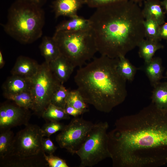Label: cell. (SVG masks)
Masks as SVG:
<instances>
[{"label": "cell", "mask_w": 167, "mask_h": 167, "mask_svg": "<svg viewBox=\"0 0 167 167\" xmlns=\"http://www.w3.org/2000/svg\"><path fill=\"white\" fill-rule=\"evenodd\" d=\"M108 132L114 167H153L167 149V112L151 103L138 113L117 120Z\"/></svg>", "instance_id": "obj_1"}, {"label": "cell", "mask_w": 167, "mask_h": 167, "mask_svg": "<svg viewBox=\"0 0 167 167\" xmlns=\"http://www.w3.org/2000/svg\"><path fill=\"white\" fill-rule=\"evenodd\" d=\"M89 19L101 55L111 58L125 56L145 38L142 10L131 0L97 8Z\"/></svg>", "instance_id": "obj_2"}, {"label": "cell", "mask_w": 167, "mask_h": 167, "mask_svg": "<svg viewBox=\"0 0 167 167\" xmlns=\"http://www.w3.org/2000/svg\"><path fill=\"white\" fill-rule=\"evenodd\" d=\"M118 58L101 55L80 67L75 82L85 101L97 110L108 113L127 95L126 81L117 69Z\"/></svg>", "instance_id": "obj_3"}, {"label": "cell", "mask_w": 167, "mask_h": 167, "mask_svg": "<svg viewBox=\"0 0 167 167\" xmlns=\"http://www.w3.org/2000/svg\"><path fill=\"white\" fill-rule=\"evenodd\" d=\"M44 13L41 7L15 1L8 11L5 31L13 38L24 44L36 41L42 34Z\"/></svg>", "instance_id": "obj_4"}, {"label": "cell", "mask_w": 167, "mask_h": 167, "mask_svg": "<svg viewBox=\"0 0 167 167\" xmlns=\"http://www.w3.org/2000/svg\"><path fill=\"white\" fill-rule=\"evenodd\" d=\"M53 37L62 55L75 68L82 67L98 52L91 28L74 32H55Z\"/></svg>", "instance_id": "obj_5"}, {"label": "cell", "mask_w": 167, "mask_h": 167, "mask_svg": "<svg viewBox=\"0 0 167 167\" xmlns=\"http://www.w3.org/2000/svg\"><path fill=\"white\" fill-rule=\"evenodd\" d=\"M107 122L94 124L86 139L75 152L80 160V167H92L107 158L111 159L108 148Z\"/></svg>", "instance_id": "obj_6"}, {"label": "cell", "mask_w": 167, "mask_h": 167, "mask_svg": "<svg viewBox=\"0 0 167 167\" xmlns=\"http://www.w3.org/2000/svg\"><path fill=\"white\" fill-rule=\"evenodd\" d=\"M61 84L50 69L49 63L45 62L40 65L36 74L31 78L30 90L35 113L41 115L50 103L53 92Z\"/></svg>", "instance_id": "obj_7"}, {"label": "cell", "mask_w": 167, "mask_h": 167, "mask_svg": "<svg viewBox=\"0 0 167 167\" xmlns=\"http://www.w3.org/2000/svg\"><path fill=\"white\" fill-rule=\"evenodd\" d=\"M43 138L39 126L36 125H26L14 136L11 152L6 157H26L40 154L43 151Z\"/></svg>", "instance_id": "obj_8"}, {"label": "cell", "mask_w": 167, "mask_h": 167, "mask_svg": "<svg viewBox=\"0 0 167 167\" xmlns=\"http://www.w3.org/2000/svg\"><path fill=\"white\" fill-rule=\"evenodd\" d=\"M94 124L82 118L74 117L56 137L60 147L75 154L86 139Z\"/></svg>", "instance_id": "obj_9"}, {"label": "cell", "mask_w": 167, "mask_h": 167, "mask_svg": "<svg viewBox=\"0 0 167 167\" xmlns=\"http://www.w3.org/2000/svg\"><path fill=\"white\" fill-rule=\"evenodd\" d=\"M28 110L15 104H2L0 107V131L28 125L30 117Z\"/></svg>", "instance_id": "obj_10"}, {"label": "cell", "mask_w": 167, "mask_h": 167, "mask_svg": "<svg viewBox=\"0 0 167 167\" xmlns=\"http://www.w3.org/2000/svg\"><path fill=\"white\" fill-rule=\"evenodd\" d=\"M84 4L85 0H54L52 7L56 18L60 16L71 18L77 15L78 11Z\"/></svg>", "instance_id": "obj_11"}, {"label": "cell", "mask_w": 167, "mask_h": 167, "mask_svg": "<svg viewBox=\"0 0 167 167\" xmlns=\"http://www.w3.org/2000/svg\"><path fill=\"white\" fill-rule=\"evenodd\" d=\"M50 69L62 84L69 79L75 67L65 57L61 55L49 63Z\"/></svg>", "instance_id": "obj_12"}, {"label": "cell", "mask_w": 167, "mask_h": 167, "mask_svg": "<svg viewBox=\"0 0 167 167\" xmlns=\"http://www.w3.org/2000/svg\"><path fill=\"white\" fill-rule=\"evenodd\" d=\"M31 78L12 75L2 85L3 96L16 94L30 90Z\"/></svg>", "instance_id": "obj_13"}, {"label": "cell", "mask_w": 167, "mask_h": 167, "mask_svg": "<svg viewBox=\"0 0 167 167\" xmlns=\"http://www.w3.org/2000/svg\"><path fill=\"white\" fill-rule=\"evenodd\" d=\"M40 65L28 57L20 56L17 58L12 68V75L32 78L37 72Z\"/></svg>", "instance_id": "obj_14"}, {"label": "cell", "mask_w": 167, "mask_h": 167, "mask_svg": "<svg viewBox=\"0 0 167 167\" xmlns=\"http://www.w3.org/2000/svg\"><path fill=\"white\" fill-rule=\"evenodd\" d=\"M4 165L10 167H39L48 165L44 156V152L26 157L7 156L1 160Z\"/></svg>", "instance_id": "obj_15"}, {"label": "cell", "mask_w": 167, "mask_h": 167, "mask_svg": "<svg viewBox=\"0 0 167 167\" xmlns=\"http://www.w3.org/2000/svg\"><path fill=\"white\" fill-rule=\"evenodd\" d=\"M142 12L145 19H152L161 26L165 23V16L161 2L145 0Z\"/></svg>", "instance_id": "obj_16"}, {"label": "cell", "mask_w": 167, "mask_h": 167, "mask_svg": "<svg viewBox=\"0 0 167 167\" xmlns=\"http://www.w3.org/2000/svg\"><path fill=\"white\" fill-rule=\"evenodd\" d=\"M64 21L56 27L55 32H74L88 30L91 28L89 19L78 15Z\"/></svg>", "instance_id": "obj_17"}, {"label": "cell", "mask_w": 167, "mask_h": 167, "mask_svg": "<svg viewBox=\"0 0 167 167\" xmlns=\"http://www.w3.org/2000/svg\"><path fill=\"white\" fill-rule=\"evenodd\" d=\"M164 69L162 60L159 57L153 58L150 62L144 64V71L153 87L163 78Z\"/></svg>", "instance_id": "obj_18"}, {"label": "cell", "mask_w": 167, "mask_h": 167, "mask_svg": "<svg viewBox=\"0 0 167 167\" xmlns=\"http://www.w3.org/2000/svg\"><path fill=\"white\" fill-rule=\"evenodd\" d=\"M39 48L45 62L48 63L62 55L58 45L53 37H43Z\"/></svg>", "instance_id": "obj_19"}, {"label": "cell", "mask_w": 167, "mask_h": 167, "mask_svg": "<svg viewBox=\"0 0 167 167\" xmlns=\"http://www.w3.org/2000/svg\"><path fill=\"white\" fill-rule=\"evenodd\" d=\"M151 99L157 109L167 112V82H160L153 87Z\"/></svg>", "instance_id": "obj_20"}, {"label": "cell", "mask_w": 167, "mask_h": 167, "mask_svg": "<svg viewBox=\"0 0 167 167\" xmlns=\"http://www.w3.org/2000/svg\"><path fill=\"white\" fill-rule=\"evenodd\" d=\"M159 41L144 39L139 44V55L144 60L145 63L150 62L155 52L163 48Z\"/></svg>", "instance_id": "obj_21"}, {"label": "cell", "mask_w": 167, "mask_h": 167, "mask_svg": "<svg viewBox=\"0 0 167 167\" xmlns=\"http://www.w3.org/2000/svg\"><path fill=\"white\" fill-rule=\"evenodd\" d=\"M117 69L124 79L131 82L133 80L137 69L125 56H122L119 58Z\"/></svg>", "instance_id": "obj_22"}, {"label": "cell", "mask_w": 167, "mask_h": 167, "mask_svg": "<svg viewBox=\"0 0 167 167\" xmlns=\"http://www.w3.org/2000/svg\"><path fill=\"white\" fill-rule=\"evenodd\" d=\"M6 99L13 101L17 105L33 110L34 103L30 91H26L13 95L4 96Z\"/></svg>", "instance_id": "obj_23"}, {"label": "cell", "mask_w": 167, "mask_h": 167, "mask_svg": "<svg viewBox=\"0 0 167 167\" xmlns=\"http://www.w3.org/2000/svg\"><path fill=\"white\" fill-rule=\"evenodd\" d=\"M41 116L45 120L50 121H59L70 119L64 109L50 103L45 109Z\"/></svg>", "instance_id": "obj_24"}, {"label": "cell", "mask_w": 167, "mask_h": 167, "mask_svg": "<svg viewBox=\"0 0 167 167\" xmlns=\"http://www.w3.org/2000/svg\"><path fill=\"white\" fill-rule=\"evenodd\" d=\"M0 132V158L2 160L10 154L14 136L13 132L11 129Z\"/></svg>", "instance_id": "obj_25"}, {"label": "cell", "mask_w": 167, "mask_h": 167, "mask_svg": "<svg viewBox=\"0 0 167 167\" xmlns=\"http://www.w3.org/2000/svg\"><path fill=\"white\" fill-rule=\"evenodd\" d=\"M66 103L84 113L89 111L87 104L77 89L69 91L66 98Z\"/></svg>", "instance_id": "obj_26"}, {"label": "cell", "mask_w": 167, "mask_h": 167, "mask_svg": "<svg viewBox=\"0 0 167 167\" xmlns=\"http://www.w3.org/2000/svg\"><path fill=\"white\" fill-rule=\"evenodd\" d=\"M69 91L61 84L53 92L50 101L51 104L64 109Z\"/></svg>", "instance_id": "obj_27"}, {"label": "cell", "mask_w": 167, "mask_h": 167, "mask_svg": "<svg viewBox=\"0 0 167 167\" xmlns=\"http://www.w3.org/2000/svg\"><path fill=\"white\" fill-rule=\"evenodd\" d=\"M145 38L146 39L159 41V30L160 26L152 19H145L144 22Z\"/></svg>", "instance_id": "obj_28"}, {"label": "cell", "mask_w": 167, "mask_h": 167, "mask_svg": "<svg viewBox=\"0 0 167 167\" xmlns=\"http://www.w3.org/2000/svg\"><path fill=\"white\" fill-rule=\"evenodd\" d=\"M65 126L63 124L59 121H50L45 124L41 128L43 136L49 137L51 135L56 132L61 131Z\"/></svg>", "instance_id": "obj_29"}, {"label": "cell", "mask_w": 167, "mask_h": 167, "mask_svg": "<svg viewBox=\"0 0 167 167\" xmlns=\"http://www.w3.org/2000/svg\"><path fill=\"white\" fill-rule=\"evenodd\" d=\"M44 156L45 161L49 167H69L66 161L53 154L46 155L44 152Z\"/></svg>", "instance_id": "obj_30"}, {"label": "cell", "mask_w": 167, "mask_h": 167, "mask_svg": "<svg viewBox=\"0 0 167 167\" xmlns=\"http://www.w3.org/2000/svg\"><path fill=\"white\" fill-rule=\"evenodd\" d=\"M57 148L54 145L49 137L42 138V150L45 152L50 155L53 154L56 151Z\"/></svg>", "instance_id": "obj_31"}, {"label": "cell", "mask_w": 167, "mask_h": 167, "mask_svg": "<svg viewBox=\"0 0 167 167\" xmlns=\"http://www.w3.org/2000/svg\"><path fill=\"white\" fill-rule=\"evenodd\" d=\"M86 4L89 7L96 8L103 6L118 2L126 0H85Z\"/></svg>", "instance_id": "obj_32"}, {"label": "cell", "mask_w": 167, "mask_h": 167, "mask_svg": "<svg viewBox=\"0 0 167 167\" xmlns=\"http://www.w3.org/2000/svg\"><path fill=\"white\" fill-rule=\"evenodd\" d=\"M65 112L68 115L74 117H76L84 113L82 111L77 109L70 105L66 104L64 108Z\"/></svg>", "instance_id": "obj_33"}, {"label": "cell", "mask_w": 167, "mask_h": 167, "mask_svg": "<svg viewBox=\"0 0 167 167\" xmlns=\"http://www.w3.org/2000/svg\"><path fill=\"white\" fill-rule=\"evenodd\" d=\"M159 36L160 40L163 39L167 41V22L160 26L159 30Z\"/></svg>", "instance_id": "obj_34"}, {"label": "cell", "mask_w": 167, "mask_h": 167, "mask_svg": "<svg viewBox=\"0 0 167 167\" xmlns=\"http://www.w3.org/2000/svg\"><path fill=\"white\" fill-rule=\"evenodd\" d=\"M15 1L29 3L42 7L45 2L46 0H15Z\"/></svg>", "instance_id": "obj_35"}, {"label": "cell", "mask_w": 167, "mask_h": 167, "mask_svg": "<svg viewBox=\"0 0 167 167\" xmlns=\"http://www.w3.org/2000/svg\"><path fill=\"white\" fill-rule=\"evenodd\" d=\"M5 62L4 59L2 51H0V68H2L4 66Z\"/></svg>", "instance_id": "obj_36"}, {"label": "cell", "mask_w": 167, "mask_h": 167, "mask_svg": "<svg viewBox=\"0 0 167 167\" xmlns=\"http://www.w3.org/2000/svg\"><path fill=\"white\" fill-rule=\"evenodd\" d=\"M161 5L167 12V0H163L161 2Z\"/></svg>", "instance_id": "obj_37"}, {"label": "cell", "mask_w": 167, "mask_h": 167, "mask_svg": "<svg viewBox=\"0 0 167 167\" xmlns=\"http://www.w3.org/2000/svg\"><path fill=\"white\" fill-rule=\"evenodd\" d=\"M137 3H139L143 1H144L145 0H130Z\"/></svg>", "instance_id": "obj_38"}, {"label": "cell", "mask_w": 167, "mask_h": 167, "mask_svg": "<svg viewBox=\"0 0 167 167\" xmlns=\"http://www.w3.org/2000/svg\"><path fill=\"white\" fill-rule=\"evenodd\" d=\"M165 76H166V77L167 78V70L165 73Z\"/></svg>", "instance_id": "obj_39"}, {"label": "cell", "mask_w": 167, "mask_h": 167, "mask_svg": "<svg viewBox=\"0 0 167 167\" xmlns=\"http://www.w3.org/2000/svg\"><path fill=\"white\" fill-rule=\"evenodd\" d=\"M166 162L167 163V157L166 158Z\"/></svg>", "instance_id": "obj_40"}]
</instances>
